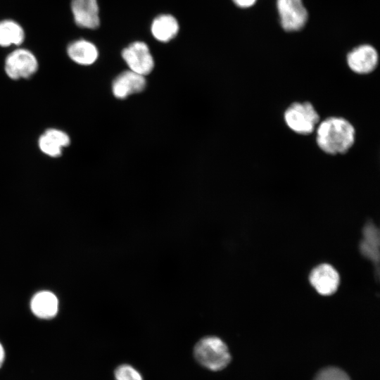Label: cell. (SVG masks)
Listing matches in <instances>:
<instances>
[{
	"instance_id": "1",
	"label": "cell",
	"mask_w": 380,
	"mask_h": 380,
	"mask_svg": "<svg viewBox=\"0 0 380 380\" xmlns=\"http://www.w3.org/2000/svg\"><path fill=\"white\" fill-rule=\"evenodd\" d=\"M315 131L317 146L328 155L345 154L355 141V127L349 120L342 117L327 118L319 122Z\"/></svg>"
},
{
	"instance_id": "2",
	"label": "cell",
	"mask_w": 380,
	"mask_h": 380,
	"mask_svg": "<svg viewBox=\"0 0 380 380\" xmlns=\"http://www.w3.org/2000/svg\"><path fill=\"white\" fill-rule=\"evenodd\" d=\"M194 357L203 367L220 371L231 361V355L226 343L219 337L206 336L200 338L194 347Z\"/></svg>"
},
{
	"instance_id": "3",
	"label": "cell",
	"mask_w": 380,
	"mask_h": 380,
	"mask_svg": "<svg viewBox=\"0 0 380 380\" xmlns=\"http://www.w3.org/2000/svg\"><path fill=\"white\" fill-rule=\"evenodd\" d=\"M284 119L288 127L300 135L312 134L320 122L318 112L309 101L291 103L285 110Z\"/></svg>"
},
{
	"instance_id": "4",
	"label": "cell",
	"mask_w": 380,
	"mask_h": 380,
	"mask_svg": "<svg viewBox=\"0 0 380 380\" xmlns=\"http://www.w3.org/2000/svg\"><path fill=\"white\" fill-rule=\"evenodd\" d=\"M38 68V62L34 55L25 49H18L11 52L5 61V71L13 79L27 78Z\"/></svg>"
},
{
	"instance_id": "5",
	"label": "cell",
	"mask_w": 380,
	"mask_h": 380,
	"mask_svg": "<svg viewBox=\"0 0 380 380\" xmlns=\"http://www.w3.org/2000/svg\"><path fill=\"white\" fill-rule=\"evenodd\" d=\"M122 56L129 70L143 76L149 74L154 67V61L148 46L135 42L123 49Z\"/></svg>"
},
{
	"instance_id": "6",
	"label": "cell",
	"mask_w": 380,
	"mask_h": 380,
	"mask_svg": "<svg viewBox=\"0 0 380 380\" xmlns=\"http://www.w3.org/2000/svg\"><path fill=\"white\" fill-rule=\"evenodd\" d=\"M282 27L286 31L300 30L308 19V12L301 0H277Z\"/></svg>"
},
{
	"instance_id": "7",
	"label": "cell",
	"mask_w": 380,
	"mask_h": 380,
	"mask_svg": "<svg viewBox=\"0 0 380 380\" xmlns=\"http://www.w3.org/2000/svg\"><path fill=\"white\" fill-rule=\"evenodd\" d=\"M309 281L315 290L322 296L334 293L340 284V277L336 269L329 264L316 266L309 275Z\"/></svg>"
},
{
	"instance_id": "8",
	"label": "cell",
	"mask_w": 380,
	"mask_h": 380,
	"mask_svg": "<svg viewBox=\"0 0 380 380\" xmlns=\"http://www.w3.org/2000/svg\"><path fill=\"white\" fill-rule=\"evenodd\" d=\"M349 68L355 73L368 74L376 68L378 63V54L370 45L360 46L347 56Z\"/></svg>"
},
{
	"instance_id": "9",
	"label": "cell",
	"mask_w": 380,
	"mask_h": 380,
	"mask_svg": "<svg viewBox=\"0 0 380 380\" xmlns=\"http://www.w3.org/2000/svg\"><path fill=\"white\" fill-rule=\"evenodd\" d=\"M71 10L78 26L88 29H96L99 26L97 0H72Z\"/></svg>"
},
{
	"instance_id": "10",
	"label": "cell",
	"mask_w": 380,
	"mask_h": 380,
	"mask_svg": "<svg viewBox=\"0 0 380 380\" xmlns=\"http://www.w3.org/2000/svg\"><path fill=\"white\" fill-rule=\"evenodd\" d=\"M144 76L129 70L121 72L113 81L112 91L118 99H125L143 91L146 87Z\"/></svg>"
},
{
	"instance_id": "11",
	"label": "cell",
	"mask_w": 380,
	"mask_h": 380,
	"mask_svg": "<svg viewBox=\"0 0 380 380\" xmlns=\"http://www.w3.org/2000/svg\"><path fill=\"white\" fill-rule=\"evenodd\" d=\"M379 231L371 222H367L362 230V238L359 248L361 254L369 260L378 272L379 262Z\"/></svg>"
},
{
	"instance_id": "12",
	"label": "cell",
	"mask_w": 380,
	"mask_h": 380,
	"mask_svg": "<svg viewBox=\"0 0 380 380\" xmlns=\"http://www.w3.org/2000/svg\"><path fill=\"white\" fill-rule=\"evenodd\" d=\"M70 143L68 135L62 130L49 129L39 137L38 144L40 150L51 157H58L61 155L62 148Z\"/></svg>"
},
{
	"instance_id": "13",
	"label": "cell",
	"mask_w": 380,
	"mask_h": 380,
	"mask_svg": "<svg viewBox=\"0 0 380 380\" xmlns=\"http://www.w3.org/2000/svg\"><path fill=\"white\" fill-rule=\"evenodd\" d=\"M30 307L35 316L41 319H50L58 312V300L52 292L42 291L32 297Z\"/></svg>"
},
{
	"instance_id": "14",
	"label": "cell",
	"mask_w": 380,
	"mask_h": 380,
	"mask_svg": "<svg viewBox=\"0 0 380 380\" xmlns=\"http://www.w3.org/2000/svg\"><path fill=\"white\" fill-rule=\"evenodd\" d=\"M68 56L75 63L89 65L94 63L98 58V50L94 44L79 39L70 43L67 49Z\"/></svg>"
},
{
	"instance_id": "15",
	"label": "cell",
	"mask_w": 380,
	"mask_h": 380,
	"mask_svg": "<svg viewBox=\"0 0 380 380\" xmlns=\"http://www.w3.org/2000/svg\"><path fill=\"white\" fill-rule=\"evenodd\" d=\"M179 31L177 20L171 15L156 17L151 25V32L158 41L167 42L173 39Z\"/></svg>"
},
{
	"instance_id": "16",
	"label": "cell",
	"mask_w": 380,
	"mask_h": 380,
	"mask_svg": "<svg viewBox=\"0 0 380 380\" xmlns=\"http://www.w3.org/2000/svg\"><path fill=\"white\" fill-rule=\"evenodd\" d=\"M24 39V30L18 23L11 20L0 22V46L18 45Z\"/></svg>"
},
{
	"instance_id": "17",
	"label": "cell",
	"mask_w": 380,
	"mask_h": 380,
	"mask_svg": "<svg viewBox=\"0 0 380 380\" xmlns=\"http://www.w3.org/2000/svg\"><path fill=\"white\" fill-rule=\"evenodd\" d=\"M115 380H143L141 374L127 364L118 365L114 370Z\"/></svg>"
},
{
	"instance_id": "18",
	"label": "cell",
	"mask_w": 380,
	"mask_h": 380,
	"mask_svg": "<svg viewBox=\"0 0 380 380\" xmlns=\"http://www.w3.org/2000/svg\"><path fill=\"white\" fill-rule=\"evenodd\" d=\"M314 380H350L348 375L337 367H327L320 371Z\"/></svg>"
},
{
	"instance_id": "19",
	"label": "cell",
	"mask_w": 380,
	"mask_h": 380,
	"mask_svg": "<svg viewBox=\"0 0 380 380\" xmlns=\"http://www.w3.org/2000/svg\"><path fill=\"white\" fill-rule=\"evenodd\" d=\"M239 7L246 8L253 6L256 0H232Z\"/></svg>"
},
{
	"instance_id": "20",
	"label": "cell",
	"mask_w": 380,
	"mask_h": 380,
	"mask_svg": "<svg viewBox=\"0 0 380 380\" xmlns=\"http://www.w3.org/2000/svg\"><path fill=\"white\" fill-rule=\"evenodd\" d=\"M5 359V351L3 346L0 343V368L3 365Z\"/></svg>"
}]
</instances>
